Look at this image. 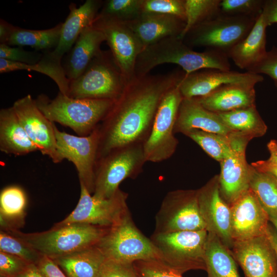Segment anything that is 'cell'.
Returning <instances> with one entry per match:
<instances>
[{
	"label": "cell",
	"instance_id": "cell-16",
	"mask_svg": "<svg viewBox=\"0 0 277 277\" xmlns=\"http://www.w3.org/2000/svg\"><path fill=\"white\" fill-rule=\"evenodd\" d=\"M197 190L200 210L207 231L215 234L231 250L233 244L231 210L221 194L219 175H215Z\"/></svg>",
	"mask_w": 277,
	"mask_h": 277
},
{
	"label": "cell",
	"instance_id": "cell-29",
	"mask_svg": "<svg viewBox=\"0 0 277 277\" xmlns=\"http://www.w3.org/2000/svg\"><path fill=\"white\" fill-rule=\"evenodd\" d=\"M51 259L68 277H97L106 258L95 245Z\"/></svg>",
	"mask_w": 277,
	"mask_h": 277
},
{
	"label": "cell",
	"instance_id": "cell-11",
	"mask_svg": "<svg viewBox=\"0 0 277 277\" xmlns=\"http://www.w3.org/2000/svg\"><path fill=\"white\" fill-rule=\"evenodd\" d=\"M155 220V233L206 230L200 210L197 190L168 192L163 200Z\"/></svg>",
	"mask_w": 277,
	"mask_h": 277
},
{
	"label": "cell",
	"instance_id": "cell-23",
	"mask_svg": "<svg viewBox=\"0 0 277 277\" xmlns=\"http://www.w3.org/2000/svg\"><path fill=\"white\" fill-rule=\"evenodd\" d=\"M103 3V2L100 0H87L78 7L73 3L69 5L70 12L63 23L58 44L52 50L54 55L62 60L63 56L71 50L82 31L92 25Z\"/></svg>",
	"mask_w": 277,
	"mask_h": 277
},
{
	"label": "cell",
	"instance_id": "cell-9",
	"mask_svg": "<svg viewBox=\"0 0 277 277\" xmlns=\"http://www.w3.org/2000/svg\"><path fill=\"white\" fill-rule=\"evenodd\" d=\"M96 246L107 259L119 262L161 260L156 248L137 228L130 212L109 229Z\"/></svg>",
	"mask_w": 277,
	"mask_h": 277
},
{
	"label": "cell",
	"instance_id": "cell-34",
	"mask_svg": "<svg viewBox=\"0 0 277 277\" xmlns=\"http://www.w3.org/2000/svg\"><path fill=\"white\" fill-rule=\"evenodd\" d=\"M197 144L209 156L221 162L232 151V140L234 135H224L192 130L184 134Z\"/></svg>",
	"mask_w": 277,
	"mask_h": 277
},
{
	"label": "cell",
	"instance_id": "cell-24",
	"mask_svg": "<svg viewBox=\"0 0 277 277\" xmlns=\"http://www.w3.org/2000/svg\"><path fill=\"white\" fill-rule=\"evenodd\" d=\"M105 41L103 33L92 25L80 34L62 65L66 75L70 81L80 76L92 60L101 52V46Z\"/></svg>",
	"mask_w": 277,
	"mask_h": 277
},
{
	"label": "cell",
	"instance_id": "cell-36",
	"mask_svg": "<svg viewBox=\"0 0 277 277\" xmlns=\"http://www.w3.org/2000/svg\"><path fill=\"white\" fill-rule=\"evenodd\" d=\"M221 1L185 0L186 25L179 37L182 38L193 27L221 14Z\"/></svg>",
	"mask_w": 277,
	"mask_h": 277
},
{
	"label": "cell",
	"instance_id": "cell-21",
	"mask_svg": "<svg viewBox=\"0 0 277 277\" xmlns=\"http://www.w3.org/2000/svg\"><path fill=\"white\" fill-rule=\"evenodd\" d=\"M126 24L144 48L165 38L180 36L186 25L184 20L174 15L144 12Z\"/></svg>",
	"mask_w": 277,
	"mask_h": 277
},
{
	"label": "cell",
	"instance_id": "cell-19",
	"mask_svg": "<svg viewBox=\"0 0 277 277\" xmlns=\"http://www.w3.org/2000/svg\"><path fill=\"white\" fill-rule=\"evenodd\" d=\"M231 232L233 242L265 235L269 214L249 188L230 205Z\"/></svg>",
	"mask_w": 277,
	"mask_h": 277
},
{
	"label": "cell",
	"instance_id": "cell-1",
	"mask_svg": "<svg viewBox=\"0 0 277 277\" xmlns=\"http://www.w3.org/2000/svg\"><path fill=\"white\" fill-rule=\"evenodd\" d=\"M186 73L176 69L163 74L134 76L98 125L97 161L110 151L144 144L166 92L179 85Z\"/></svg>",
	"mask_w": 277,
	"mask_h": 277
},
{
	"label": "cell",
	"instance_id": "cell-51",
	"mask_svg": "<svg viewBox=\"0 0 277 277\" xmlns=\"http://www.w3.org/2000/svg\"><path fill=\"white\" fill-rule=\"evenodd\" d=\"M266 234L275 251L277 258V231L269 225Z\"/></svg>",
	"mask_w": 277,
	"mask_h": 277
},
{
	"label": "cell",
	"instance_id": "cell-44",
	"mask_svg": "<svg viewBox=\"0 0 277 277\" xmlns=\"http://www.w3.org/2000/svg\"><path fill=\"white\" fill-rule=\"evenodd\" d=\"M247 72L268 76L277 88V48L273 46L259 63Z\"/></svg>",
	"mask_w": 277,
	"mask_h": 277
},
{
	"label": "cell",
	"instance_id": "cell-2",
	"mask_svg": "<svg viewBox=\"0 0 277 277\" xmlns=\"http://www.w3.org/2000/svg\"><path fill=\"white\" fill-rule=\"evenodd\" d=\"M229 60L215 50L194 51L179 36L168 37L144 49L136 62L135 76L146 75L157 66L169 63L180 66L186 75L202 69L230 70Z\"/></svg>",
	"mask_w": 277,
	"mask_h": 277
},
{
	"label": "cell",
	"instance_id": "cell-35",
	"mask_svg": "<svg viewBox=\"0 0 277 277\" xmlns=\"http://www.w3.org/2000/svg\"><path fill=\"white\" fill-rule=\"evenodd\" d=\"M249 187L268 214H277V179L250 165Z\"/></svg>",
	"mask_w": 277,
	"mask_h": 277
},
{
	"label": "cell",
	"instance_id": "cell-6",
	"mask_svg": "<svg viewBox=\"0 0 277 277\" xmlns=\"http://www.w3.org/2000/svg\"><path fill=\"white\" fill-rule=\"evenodd\" d=\"M206 230L153 232L150 240L158 250L161 261L181 273L191 270H206Z\"/></svg>",
	"mask_w": 277,
	"mask_h": 277
},
{
	"label": "cell",
	"instance_id": "cell-28",
	"mask_svg": "<svg viewBox=\"0 0 277 277\" xmlns=\"http://www.w3.org/2000/svg\"><path fill=\"white\" fill-rule=\"evenodd\" d=\"M0 150L16 156L38 150L27 135L12 106L0 110Z\"/></svg>",
	"mask_w": 277,
	"mask_h": 277
},
{
	"label": "cell",
	"instance_id": "cell-5",
	"mask_svg": "<svg viewBox=\"0 0 277 277\" xmlns=\"http://www.w3.org/2000/svg\"><path fill=\"white\" fill-rule=\"evenodd\" d=\"M127 82L110 51L101 50L83 73L70 82L67 95L75 98L115 101Z\"/></svg>",
	"mask_w": 277,
	"mask_h": 277
},
{
	"label": "cell",
	"instance_id": "cell-48",
	"mask_svg": "<svg viewBox=\"0 0 277 277\" xmlns=\"http://www.w3.org/2000/svg\"><path fill=\"white\" fill-rule=\"evenodd\" d=\"M251 165L258 171L271 174L277 179V166L271 164L267 160L253 162Z\"/></svg>",
	"mask_w": 277,
	"mask_h": 277
},
{
	"label": "cell",
	"instance_id": "cell-42",
	"mask_svg": "<svg viewBox=\"0 0 277 277\" xmlns=\"http://www.w3.org/2000/svg\"><path fill=\"white\" fill-rule=\"evenodd\" d=\"M43 53L37 51H30L22 47H13L0 44V58L28 65L37 63L42 58Z\"/></svg>",
	"mask_w": 277,
	"mask_h": 277
},
{
	"label": "cell",
	"instance_id": "cell-33",
	"mask_svg": "<svg viewBox=\"0 0 277 277\" xmlns=\"http://www.w3.org/2000/svg\"><path fill=\"white\" fill-rule=\"evenodd\" d=\"M224 124L237 135L250 138L264 135L267 127L255 105L217 113Z\"/></svg>",
	"mask_w": 277,
	"mask_h": 277
},
{
	"label": "cell",
	"instance_id": "cell-18",
	"mask_svg": "<svg viewBox=\"0 0 277 277\" xmlns=\"http://www.w3.org/2000/svg\"><path fill=\"white\" fill-rule=\"evenodd\" d=\"M230 251L245 277H277L276 255L267 234L234 241Z\"/></svg>",
	"mask_w": 277,
	"mask_h": 277
},
{
	"label": "cell",
	"instance_id": "cell-4",
	"mask_svg": "<svg viewBox=\"0 0 277 277\" xmlns=\"http://www.w3.org/2000/svg\"><path fill=\"white\" fill-rule=\"evenodd\" d=\"M109 228L74 223L54 225L48 230L38 232L24 233L18 229L5 232L22 240L41 255L52 259L96 245Z\"/></svg>",
	"mask_w": 277,
	"mask_h": 277
},
{
	"label": "cell",
	"instance_id": "cell-25",
	"mask_svg": "<svg viewBox=\"0 0 277 277\" xmlns=\"http://www.w3.org/2000/svg\"><path fill=\"white\" fill-rule=\"evenodd\" d=\"M63 23L44 30H32L15 26L0 19V43L10 46H29L35 50H50L57 46Z\"/></svg>",
	"mask_w": 277,
	"mask_h": 277
},
{
	"label": "cell",
	"instance_id": "cell-26",
	"mask_svg": "<svg viewBox=\"0 0 277 277\" xmlns=\"http://www.w3.org/2000/svg\"><path fill=\"white\" fill-rule=\"evenodd\" d=\"M254 86L241 83L227 84L206 96L195 98L210 111L216 113L227 112L255 106Z\"/></svg>",
	"mask_w": 277,
	"mask_h": 277
},
{
	"label": "cell",
	"instance_id": "cell-14",
	"mask_svg": "<svg viewBox=\"0 0 277 277\" xmlns=\"http://www.w3.org/2000/svg\"><path fill=\"white\" fill-rule=\"evenodd\" d=\"M92 25L104 34L112 56L127 82L135 76L138 56L144 48L125 23L96 15Z\"/></svg>",
	"mask_w": 277,
	"mask_h": 277
},
{
	"label": "cell",
	"instance_id": "cell-37",
	"mask_svg": "<svg viewBox=\"0 0 277 277\" xmlns=\"http://www.w3.org/2000/svg\"><path fill=\"white\" fill-rule=\"evenodd\" d=\"M142 4L143 0H107L103 2L97 15L126 24L143 12Z\"/></svg>",
	"mask_w": 277,
	"mask_h": 277
},
{
	"label": "cell",
	"instance_id": "cell-7",
	"mask_svg": "<svg viewBox=\"0 0 277 277\" xmlns=\"http://www.w3.org/2000/svg\"><path fill=\"white\" fill-rule=\"evenodd\" d=\"M146 162L143 144L114 149L97 161L93 196L100 199L112 196L125 180L135 179Z\"/></svg>",
	"mask_w": 277,
	"mask_h": 277
},
{
	"label": "cell",
	"instance_id": "cell-40",
	"mask_svg": "<svg viewBox=\"0 0 277 277\" xmlns=\"http://www.w3.org/2000/svg\"><path fill=\"white\" fill-rule=\"evenodd\" d=\"M142 11L174 15L186 22L185 0H143Z\"/></svg>",
	"mask_w": 277,
	"mask_h": 277
},
{
	"label": "cell",
	"instance_id": "cell-12",
	"mask_svg": "<svg viewBox=\"0 0 277 277\" xmlns=\"http://www.w3.org/2000/svg\"><path fill=\"white\" fill-rule=\"evenodd\" d=\"M80 197L74 209L57 226L74 223L87 224L110 228L130 212L127 206L128 194L119 189L111 197H94L80 184Z\"/></svg>",
	"mask_w": 277,
	"mask_h": 277
},
{
	"label": "cell",
	"instance_id": "cell-52",
	"mask_svg": "<svg viewBox=\"0 0 277 277\" xmlns=\"http://www.w3.org/2000/svg\"><path fill=\"white\" fill-rule=\"evenodd\" d=\"M269 221L274 225L277 231V214H269Z\"/></svg>",
	"mask_w": 277,
	"mask_h": 277
},
{
	"label": "cell",
	"instance_id": "cell-41",
	"mask_svg": "<svg viewBox=\"0 0 277 277\" xmlns=\"http://www.w3.org/2000/svg\"><path fill=\"white\" fill-rule=\"evenodd\" d=\"M133 266L140 277H183L160 260L138 261Z\"/></svg>",
	"mask_w": 277,
	"mask_h": 277
},
{
	"label": "cell",
	"instance_id": "cell-46",
	"mask_svg": "<svg viewBox=\"0 0 277 277\" xmlns=\"http://www.w3.org/2000/svg\"><path fill=\"white\" fill-rule=\"evenodd\" d=\"M47 277H68L50 258L43 255L35 264Z\"/></svg>",
	"mask_w": 277,
	"mask_h": 277
},
{
	"label": "cell",
	"instance_id": "cell-13",
	"mask_svg": "<svg viewBox=\"0 0 277 277\" xmlns=\"http://www.w3.org/2000/svg\"><path fill=\"white\" fill-rule=\"evenodd\" d=\"M54 131L56 149L61 161L67 159L74 164L80 184L90 194L93 193L100 140L98 127L90 134L84 136L61 131L55 125Z\"/></svg>",
	"mask_w": 277,
	"mask_h": 277
},
{
	"label": "cell",
	"instance_id": "cell-20",
	"mask_svg": "<svg viewBox=\"0 0 277 277\" xmlns=\"http://www.w3.org/2000/svg\"><path fill=\"white\" fill-rule=\"evenodd\" d=\"M263 80L262 75L248 72L207 69L185 74L179 87L183 98H191L206 96L225 85L241 83L255 85Z\"/></svg>",
	"mask_w": 277,
	"mask_h": 277
},
{
	"label": "cell",
	"instance_id": "cell-47",
	"mask_svg": "<svg viewBox=\"0 0 277 277\" xmlns=\"http://www.w3.org/2000/svg\"><path fill=\"white\" fill-rule=\"evenodd\" d=\"M262 14L267 26L277 23V0H265Z\"/></svg>",
	"mask_w": 277,
	"mask_h": 277
},
{
	"label": "cell",
	"instance_id": "cell-10",
	"mask_svg": "<svg viewBox=\"0 0 277 277\" xmlns=\"http://www.w3.org/2000/svg\"><path fill=\"white\" fill-rule=\"evenodd\" d=\"M183 99L179 85L168 90L163 97L150 134L143 144L146 162H161L175 152L179 142L174 136V127Z\"/></svg>",
	"mask_w": 277,
	"mask_h": 277
},
{
	"label": "cell",
	"instance_id": "cell-49",
	"mask_svg": "<svg viewBox=\"0 0 277 277\" xmlns=\"http://www.w3.org/2000/svg\"><path fill=\"white\" fill-rule=\"evenodd\" d=\"M14 277H47L33 263L30 264L27 268Z\"/></svg>",
	"mask_w": 277,
	"mask_h": 277
},
{
	"label": "cell",
	"instance_id": "cell-30",
	"mask_svg": "<svg viewBox=\"0 0 277 277\" xmlns=\"http://www.w3.org/2000/svg\"><path fill=\"white\" fill-rule=\"evenodd\" d=\"M41 60L36 64L28 65L0 58V73L17 70L37 71L51 78L57 85L59 91L67 95L70 81L67 77L62 65L51 50L44 51Z\"/></svg>",
	"mask_w": 277,
	"mask_h": 277
},
{
	"label": "cell",
	"instance_id": "cell-45",
	"mask_svg": "<svg viewBox=\"0 0 277 277\" xmlns=\"http://www.w3.org/2000/svg\"><path fill=\"white\" fill-rule=\"evenodd\" d=\"M30 264L19 257L0 251L1 277H14Z\"/></svg>",
	"mask_w": 277,
	"mask_h": 277
},
{
	"label": "cell",
	"instance_id": "cell-27",
	"mask_svg": "<svg viewBox=\"0 0 277 277\" xmlns=\"http://www.w3.org/2000/svg\"><path fill=\"white\" fill-rule=\"evenodd\" d=\"M267 27L261 13L247 35L230 51L228 58L239 68L247 72L265 57Z\"/></svg>",
	"mask_w": 277,
	"mask_h": 277
},
{
	"label": "cell",
	"instance_id": "cell-43",
	"mask_svg": "<svg viewBox=\"0 0 277 277\" xmlns=\"http://www.w3.org/2000/svg\"><path fill=\"white\" fill-rule=\"evenodd\" d=\"M97 277H140L133 264L124 263L106 259Z\"/></svg>",
	"mask_w": 277,
	"mask_h": 277
},
{
	"label": "cell",
	"instance_id": "cell-32",
	"mask_svg": "<svg viewBox=\"0 0 277 277\" xmlns=\"http://www.w3.org/2000/svg\"><path fill=\"white\" fill-rule=\"evenodd\" d=\"M27 199L24 190L12 185L2 189L0 193L1 230L18 229L23 226Z\"/></svg>",
	"mask_w": 277,
	"mask_h": 277
},
{
	"label": "cell",
	"instance_id": "cell-39",
	"mask_svg": "<svg viewBox=\"0 0 277 277\" xmlns=\"http://www.w3.org/2000/svg\"><path fill=\"white\" fill-rule=\"evenodd\" d=\"M265 0H221V14L258 18L262 12Z\"/></svg>",
	"mask_w": 277,
	"mask_h": 277
},
{
	"label": "cell",
	"instance_id": "cell-50",
	"mask_svg": "<svg viewBox=\"0 0 277 277\" xmlns=\"http://www.w3.org/2000/svg\"><path fill=\"white\" fill-rule=\"evenodd\" d=\"M267 148L270 153V157L267 161L277 166V141L274 140H271L267 144Z\"/></svg>",
	"mask_w": 277,
	"mask_h": 277
},
{
	"label": "cell",
	"instance_id": "cell-8",
	"mask_svg": "<svg viewBox=\"0 0 277 277\" xmlns=\"http://www.w3.org/2000/svg\"><path fill=\"white\" fill-rule=\"evenodd\" d=\"M258 18L221 14L193 27L182 39L191 48L205 47L228 56L232 48L249 33Z\"/></svg>",
	"mask_w": 277,
	"mask_h": 277
},
{
	"label": "cell",
	"instance_id": "cell-38",
	"mask_svg": "<svg viewBox=\"0 0 277 277\" xmlns=\"http://www.w3.org/2000/svg\"><path fill=\"white\" fill-rule=\"evenodd\" d=\"M0 251L36 264L42 255L22 240L3 230L0 232Z\"/></svg>",
	"mask_w": 277,
	"mask_h": 277
},
{
	"label": "cell",
	"instance_id": "cell-17",
	"mask_svg": "<svg viewBox=\"0 0 277 277\" xmlns=\"http://www.w3.org/2000/svg\"><path fill=\"white\" fill-rule=\"evenodd\" d=\"M250 140L245 136L234 135L231 153L220 162V193L229 206L250 188V165L246 162L245 152Z\"/></svg>",
	"mask_w": 277,
	"mask_h": 277
},
{
	"label": "cell",
	"instance_id": "cell-15",
	"mask_svg": "<svg viewBox=\"0 0 277 277\" xmlns=\"http://www.w3.org/2000/svg\"><path fill=\"white\" fill-rule=\"evenodd\" d=\"M30 140L42 154L54 163L62 162L56 149L55 123L51 122L37 106L30 94L20 98L12 106Z\"/></svg>",
	"mask_w": 277,
	"mask_h": 277
},
{
	"label": "cell",
	"instance_id": "cell-22",
	"mask_svg": "<svg viewBox=\"0 0 277 277\" xmlns=\"http://www.w3.org/2000/svg\"><path fill=\"white\" fill-rule=\"evenodd\" d=\"M192 130L224 135L234 134L224 124L217 113L204 108L195 98H183L179 109L174 133L184 134Z\"/></svg>",
	"mask_w": 277,
	"mask_h": 277
},
{
	"label": "cell",
	"instance_id": "cell-3",
	"mask_svg": "<svg viewBox=\"0 0 277 277\" xmlns=\"http://www.w3.org/2000/svg\"><path fill=\"white\" fill-rule=\"evenodd\" d=\"M35 101L39 109L51 122L69 127L81 136L90 134L98 126L115 102L75 98L60 91L52 99L41 94Z\"/></svg>",
	"mask_w": 277,
	"mask_h": 277
},
{
	"label": "cell",
	"instance_id": "cell-31",
	"mask_svg": "<svg viewBox=\"0 0 277 277\" xmlns=\"http://www.w3.org/2000/svg\"><path fill=\"white\" fill-rule=\"evenodd\" d=\"M205 261L207 277H240L230 250L210 232L208 233Z\"/></svg>",
	"mask_w": 277,
	"mask_h": 277
}]
</instances>
